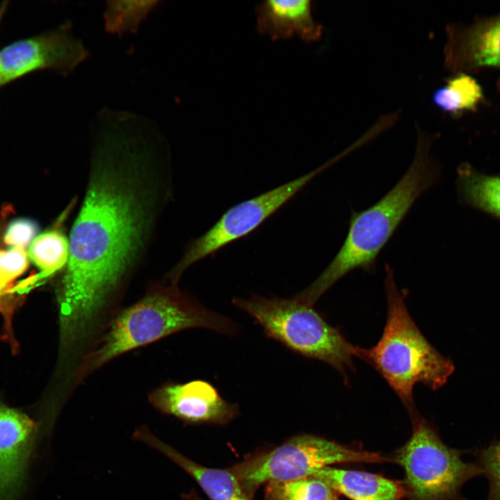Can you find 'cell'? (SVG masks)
I'll return each mask as SVG.
<instances>
[{"instance_id": "23", "label": "cell", "mask_w": 500, "mask_h": 500, "mask_svg": "<svg viewBox=\"0 0 500 500\" xmlns=\"http://www.w3.org/2000/svg\"><path fill=\"white\" fill-rule=\"evenodd\" d=\"M38 231L37 225L28 219H17L8 226L4 236L7 244L24 248L32 242Z\"/></svg>"}, {"instance_id": "21", "label": "cell", "mask_w": 500, "mask_h": 500, "mask_svg": "<svg viewBox=\"0 0 500 500\" xmlns=\"http://www.w3.org/2000/svg\"><path fill=\"white\" fill-rule=\"evenodd\" d=\"M474 455L482 476L488 481L487 500H500V440H495L488 447L476 450Z\"/></svg>"}, {"instance_id": "22", "label": "cell", "mask_w": 500, "mask_h": 500, "mask_svg": "<svg viewBox=\"0 0 500 500\" xmlns=\"http://www.w3.org/2000/svg\"><path fill=\"white\" fill-rule=\"evenodd\" d=\"M28 267V255L24 248L12 247L3 251L0 267L5 281L11 286L13 281L22 274Z\"/></svg>"}, {"instance_id": "18", "label": "cell", "mask_w": 500, "mask_h": 500, "mask_svg": "<svg viewBox=\"0 0 500 500\" xmlns=\"http://www.w3.org/2000/svg\"><path fill=\"white\" fill-rule=\"evenodd\" d=\"M69 253V238L53 228L37 235L31 242L27 255L40 269L41 276L47 277L66 267Z\"/></svg>"}, {"instance_id": "8", "label": "cell", "mask_w": 500, "mask_h": 500, "mask_svg": "<svg viewBox=\"0 0 500 500\" xmlns=\"http://www.w3.org/2000/svg\"><path fill=\"white\" fill-rule=\"evenodd\" d=\"M336 161L334 158L306 174L230 208L206 233L188 244L167 275L170 283L177 285L185 271L193 264L253 231Z\"/></svg>"}, {"instance_id": "14", "label": "cell", "mask_w": 500, "mask_h": 500, "mask_svg": "<svg viewBox=\"0 0 500 500\" xmlns=\"http://www.w3.org/2000/svg\"><path fill=\"white\" fill-rule=\"evenodd\" d=\"M133 438L160 451L192 476L211 500H251L231 470L208 468L188 458L154 435L147 427H140Z\"/></svg>"}, {"instance_id": "7", "label": "cell", "mask_w": 500, "mask_h": 500, "mask_svg": "<svg viewBox=\"0 0 500 500\" xmlns=\"http://www.w3.org/2000/svg\"><path fill=\"white\" fill-rule=\"evenodd\" d=\"M385 460L377 453L349 448L315 435H302L240 463L231 471L247 492L265 482L308 477L333 464Z\"/></svg>"}, {"instance_id": "20", "label": "cell", "mask_w": 500, "mask_h": 500, "mask_svg": "<svg viewBox=\"0 0 500 500\" xmlns=\"http://www.w3.org/2000/svg\"><path fill=\"white\" fill-rule=\"evenodd\" d=\"M266 500H339L337 492L324 482L312 476L269 481Z\"/></svg>"}, {"instance_id": "10", "label": "cell", "mask_w": 500, "mask_h": 500, "mask_svg": "<svg viewBox=\"0 0 500 500\" xmlns=\"http://www.w3.org/2000/svg\"><path fill=\"white\" fill-rule=\"evenodd\" d=\"M38 426L0 403V500H19L38 442Z\"/></svg>"}, {"instance_id": "6", "label": "cell", "mask_w": 500, "mask_h": 500, "mask_svg": "<svg viewBox=\"0 0 500 500\" xmlns=\"http://www.w3.org/2000/svg\"><path fill=\"white\" fill-rule=\"evenodd\" d=\"M408 442L396 455L404 469L407 485L416 500H458L462 486L482 476L476 462L462 459V452L451 449L417 413Z\"/></svg>"}, {"instance_id": "12", "label": "cell", "mask_w": 500, "mask_h": 500, "mask_svg": "<svg viewBox=\"0 0 500 500\" xmlns=\"http://www.w3.org/2000/svg\"><path fill=\"white\" fill-rule=\"evenodd\" d=\"M149 399L157 410L187 422L223 424L238 412L237 406L227 402L203 380L165 385L152 392Z\"/></svg>"}, {"instance_id": "15", "label": "cell", "mask_w": 500, "mask_h": 500, "mask_svg": "<svg viewBox=\"0 0 500 500\" xmlns=\"http://www.w3.org/2000/svg\"><path fill=\"white\" fill-rule=\"evenodd\" d=\"M310 476L351 500H401L404 495L399 483L369 472L326 467Z\"/></svg>"}, {"instance_id": "4", "label": "cell", "mask_w": 500, "mask_h": 500, "mask_svg": "<svg viewBox=\"0 0 500 500\" xmlns=\"http://www.w3.org/2000/svg\"><path fill=\"white\" fill-rule=\"evenodd\" d=\"M385 269L388 311L382 335L371 348L356 346L355 356L381 374L412 415L416 412L414 386L422 383L436 390L447 383L455 367L419 331L407 309L406 291L397 288L389 265Z\"/></svg>"}, {"instance_id": "9", "label": "cell", "mask_w": 500, "mask_h": 500, "mask_svg": "<svg viewBox=\"0 0 500 500\" xmlns=\"http://www.w3.org/2000/svg\"><path fill=\"white\" fill-rule=\"evenodd\" d=\"M89 56L68 23L58 28L16 41L0 51V86L38 69L68 75Z\"/></svg>"}, {"instance_id": "19", "label": "cell", "mask_w": 500, "mask_h": 500, "mask_svg": "<svg viewBox=\"0 0 500 500\" xmlns=\"http://www.w3.org/2000/svg\"><path fill=\"white\" fill-rule=\"evenodd\" d=\"M158 1H109L103 12L105 30L112 34L135 32Z\"/></svg>"}, {"instance_id": "13", "label": "cell", "mask_w": 500, "mask_h": 500, "mask_svg": "<svg viewBox=\"0 0 500 500\" xmlns=\"http://www.w3.org/2000/svg\"><path fill=\"white\" fill-rule=\"evenodd\" d=\"M258 30L274 40L297 35L307 42L320 38L322 27L313 18L308 0H269L256 6Z\"/></svg>"}, {"instance_id": "24", "label": "cell", "mask_w": 500, "mask_h": 500, "mask_svg": "<svg viewBox=\"0 0 500 500\" xmlns=\"http://www.w3.org/2000/svg\"><path fill=\"white\" fill-rule=\"evenodd\" d=\"M2 253L3 250L0 249V258ZM10 287L11 286L8 285L5 281L0 268V296L5 294L10 288Z\"/></svg>"}, {"instance_id": "5", "label": "cell", "mask_w": 500, "mask_h": 500, "mask_svg": "<svg viewBox=\"0 0 500 500\" xmlns=\"http://www.w3.org/2000/svg\"><path fill=\"white\" fill-rule=\"evenodd\" d=\"M233 303L248 313L266 335L303 356L324 362L346 376L353 368L356 346L314 309L294 297L234 298Z\"/></svg>"}, {"instance_id": "2", "label": "cell", "mask_w": 500, "mask_h": 500, "mask_svg": "<svg viewBox=\"0 0 500 500\" xmlns=\"http://www.w3.org/2000/svg\"><path fill=\"white\" fill-rule=\"evenodd\" d=\"M431 139L419 136L414 158L397 183L376 203L353 212L346 238L319 276L295 297L308 305L356 269L372 272L376 258L415 201L438 180L440 168L430 155Z\"/></svg>"}, {"instance_id": "1", "label": "cell", "mask_w": 500, "mask_h": 500, "mask_svg": "<svg viewBox=\"0 0 500 500\" xmlns=\"http://www.w3.org/2000/svg\"><path fill=\"white\" fill-rule=\"evenodd\" d=\"M69 237L61 283L63 333L76 342L144 261L172 194L167 145L128 113L103 122Z\"/></svg>"}, {"instance_id": "25", "label": "cell", "mask_w": 500, "mask_h": 500, "mask_svg": "<svg viewBox=\"0 0 500 500\" xmlns=\"http://www.w3.org/2000/svg\"><path fill=\"white\" fill-rule=\"evenodd\" d=\"M7 3L8 2H3V4L0 6V23L6 10Z\"/></svg>"}, {"instance_id": "16", "label": "cell", "mask_w": 500, "mask_h": 500, "mask_svg": "<svg viewBox=\"0 0 500 500\" xmlns=\"http://www.w3.org/2000/svg\"><path fill=\"white\" fill-rule=\"evenodd\" d=\"M459 201L500 220V176L486 174L467 162L457 169Z\"/></svg>"}, {"instance_id": "3", "label": "cell", "mask_w": 500, "mask_h": 500, "mask_svg": "<svg viewBox=\"0 0 500 500\" xmlns=\"http://www.w3.org/2000/svg\"><path fill=\"white\" fill-rule=\"evenodd\" d=\"M196 328L226 335L238 331L231 319L208 310L177 285H153L114 319L99 347L83 358L77 377L87 376L126 352Z\"/></svg>"}, {"instance_id": "17", "label": "cell", "mask_w": 500, "mask_h": 500, "mask_svg": "<svg viewBox=\"0 0 500 500\" xmlns=\"http://www.w3.org/2000/svg\"><path fill=\"white\" fill-rule=\"evenodd\" d=\"M484 98L481 86L469 74L458 73L433 94V101L441 110L453 115L474 111Z\"/></svg>"}, {"instance_id": "11", "label": "cell", "mask_w": 500, "mask_h": 500, "mask_svg": "<svg viewBox=\"0 0 500 500\" xmlns=\"http://www.w3.org/2000/svg\"><path fill=\"white\" fill-rule=\"evenodd\" d=\"M444 64L449 70L470 74L486 67L500 69V14L468 25L447 27Z\"/></svg>"}, {"instance_id": "26", "label": "cell", "mask_w": 500, "mask_h": 500, "mask_svg": "<svg viewBox=\"0 0 500 500\" xmlns=\"http://www.w3.org/2000/svg\"><path fill=\"white\" fill-rule=\"evenodd\" d=\"M497 85V89L500 92V79L498 81Z\"/></svg>"}]
</instances>
